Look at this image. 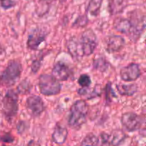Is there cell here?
Here are the masks:
<instances>
[{"label": "cell", "instance_id": "22", "mask_svg": "<svg viewBox=\"0 0 146 146\" xmlns=\"http://www.w3.org/2000/svg\"><path fill=\"white\" fill-rule=\"evenodd\" d=\"M78 83L81 87H89L91 84V77L86 74H82L78 78Z\"/></svg>", "mask_w": 146, "mask_h": 146}, {"label": "cell", "instance_id": "31", "mask_svg": "<svg viewBox=\"0 0 146 146\" xmlns=\"http://www.w3.org/2000/svg\"><path fill=\"white\" fill-rule=\"evenodd\" d=\"M66 1V0H60V1H61V2H64V1Z\"/></svg>", "mask_w": 146, "mask_h": 146}, {"label": "cell", "instance_id": "11", "mask_svg": "<svg viewBox=\"0 0 146 146\" xmlns=\"http://www.w3.org/2000/svg\"><path fill=\"white\" fill-rule=\"evenodd\" d=\"M46 36V33H45L43 29L37 28L33 30L28 36L27 42V47L29 49L36 51L38 49V47L39 46L40 44L45 41Z\"/></svg>", "mask_w": 146, "mask_h": 146}, {"label": "cell", "instance_id": "28", "mask_svg": "<svg viewBox=\"0 0 146 146\" xmlns=\"http://www.w3.org/2000/svg\"><path fill=\"white\" fill-rule=\"evenodd\" d=\"M1 140H2L4 142H7V143H11L14 141V138L11 136L10 134H6L4 136L1 138Z\"/></svg>", "mask_w": 146, "mask_h": 146}, {"label": "cell", "instance_id": "16", "mask_svg": "<svg viewBox=\"0 0 146 146\" xmlns=\"http://www.w3.org/2000/svg\"><path fill=\"white\" fill-rule=\"evenodd\" d=\"M116 88L121 95L125 96H132L134 94H136L138 87V85L135 84H118L116 85Z\"/></svg>", "mask_w": 146, "mask_h": 146}, {"label": "cell", "instance_id": "14", "mask_svg": "<svg viewBox=\"0 0 146 146\" xmlns=\"http://www.w3.org/2000/svg\"><path fill=\"white\" fill-rule=\"evenodd\" d=\"M68 130L65 127L57 124L55 126L54 132L52 133V141L57 145H62L66 141L68 138Z\"/></svg>", "mask_w": 146, "mask_h": 146}, {"label": "cell", "instance_id": "30", "mask_svg": "<svg viewBox=\"0 0 146 146\" xmlns=\"http://www.w3.org/2000/svg\"><path fill=\"white\" fill-rule=\"evenodd\" d=\"M40 1H42V2H45V3H51V2H52L53 1H54V0H39Z\"/></svg>", "mask_w": 146, "mask_h": 146}, {"label": "cell", "instance_id": "29", "mask_svg": "<svg viewBox=\"0 0 146 146\" xmlns=\"http://www.w3.org/2000/svg\"><path fill=\"white\" fill-rule=\"evenodd\" d=\"M25 123L21 121V122L19 123V124L17 125V131H18L19 133H22L25 130L24 129V126L25 125Z\"/></svg>", "mask_w": 146, "mask_h": 146}, {"label": "cell", "instance_id": "26", "mask_svg": "<svg viewBox=\"0 0 146 146\" xmlns=\"http://www.w3.org/2000/svg\"><path fill=\"white\" fill-rule=\"evenodd\" d=\"M100 138H101V143H102V145H110L109 134H107L106 133L103 132L101 133V134L100 135Z\"/></svg>", "mask_w": 146, "mask_h": 146}, {"label": "cell", "instance_id": "12", "mask_svg": "<svg viewBox=\"0 0 146 146\" xmlns=\"http://www.w3.org/2000/svg\"><path fill=\"white\" fill-rule=\"evenodd\" d=\"M113 28L118 32L131 36L133 30V26L129 19L118 18L114 21Z\"/></svg>", "mask_w": 146, "mask_h": 146}, {"label": "cell", "instance_id": "13", "mask_svg": "<svg viewBox=\"0 0 146 146\" xmlns=\"http://www.w3.org/2000/svg\"><path fill=\"white\" fill-rule=\"evenodd\" d=\"M66 46L69 54L76 59H79L84 56L81 42L77 39L76 37H72L68 40Z\"/></svg>", "mask_w": 146, "mask_h": 146}, {"label": "cell", "instance_id": "15", "mask_svg": "<svg viewBox=\"0 0 146 146\" xmlns=\"http://www.w3.org/2000/svg\"><path fill=\"white\" fill-rule=\"evenodd\" d=\"M128 5V0H111L108 5L111 15H117L124 11Z\"/></svg>", "mask_w": 146, "mask_h": 146}, {"label": "cell", "instance_id": "23", "mask_svg": "<svg viewBox=\"0 0 146 146\" xmlns=\"http://www.w3.org/2000/svg\"><path fill=\"white\" fill-rule=\"evenodd\" d=\"M106 91V100L107 102H111V97L114 96L116 97L115 94H114L113 91V88L111 87V83H108L106 86L105 88Z\"/></svg>", "mask_w": 146, "mask_h": 146}, {"label": "cell", "instance_id": "10", "mask_svg": "<svg viewBox=\"0 0 146 146\" xmlns=\"http://www.w3.org/2000/svg\"><path fill=\"white\" fill-rule=\"evenodd\" d=\"M51 75L59 81H65L72 77L73 71L66 64L58 61L54 65Z\"/></svg>", "mask_w": 146, "mask_h": 146}, {"label": "cell", "instance_id": "1", "mask_svg": "<svg viewBox=\"0 0 146 146\" xmlns=\"http://www.w3.org/2000/svg\"><path fill=\"white\" fill-rule=\"evenodd\" d=\"M88 111V105L85 101H76L70 108V114L68 120V125L73 129H80L86 122Z\"/></svg>", "mask_w": 146, "mask_h": 146}, {"label": "cell", "instance_id": "6", "mask_svg": "<svg viewBox=\"0 0 146 146\" xmlns=\"http://www.w3.org/2000/svg\"><path fill=\"white\" fill-rule=\"evenodd\" d=\"M144 120L141 115L133 112L125 113L121 116V123L123 127L128 132L138 131L142 126Z\"/></svg>", "mask_w": 146, "mask_h": 146}, {"label": "cell", "instance_id": "4", "mask_svg": "<svg viewBox=\"0 0 146 146\" xmlns=\"http://www.w3.org/2000/svg\"><path fill=\"white\" fill-rule=\"evenodd\" d=\"M18 110V94L13 89L9 90L2 99L3 114L8 121H11L17 115Z\"/></svg>", "mask_w": 146, "mask_h": 146}, {"label": "cell", "instance_id": "21", "mask_svg": "<svg viewBox=\"0 0 146 146\" xmlns=\"http://www.w3.org/2000/svg\"><path fill=\"white\" fill-rule=\"evenodd\" d=\"M31 88V85L28 80H24L20 83L19 85L17 87V91L19 94H28L30 91V89Z\"/></svg>", "mask_w": 146, "mask_h": 146}, {"label": "cell", "instance_id": "8", "mask_svg": "<svg viewBox=\"0 0 146 146\" xmlns=\"http://www.w3.org/2000/svg\"><path fill=\"white\" fill-rule=\"evenodd\" d=\"M141 74L139 65L135 63H131L122 68L120 71L121 79L125 82L135 81L138 79Z\"/></svg>", "mask_w": 146, "mask_h": 146}, {"label": "cell", "instance_id": "18", "mask_svg": "<svg viewBox=\"0 0 146 146\" xmlns=\"http://www.w3.org/2000/svg\"><path fill=\"white\" fill-rule=\"evenodd\" d=\"M103 1L104 0H90L87 11L93 17H97L100 13Z\"/></svg>", "mask_w": 146, "mask_h": 146}, {"label": "cell", "instance_id": "9", "mask_svg": "<svg viewBox=\"0 0 146 146\" xmlns=\"http://www.w3.org/2000/svg\"><path fill=\"white\" fill-rule=\"evenodd\" d=\"M123 37L118 35H111L104 39V47L107 52L115 53L121 51L125 45Z\"/></svg>", "mask_w": 146, "mask_h": 146}, {"label": "cell", "instance_id": "5", "mask_svg": "<svg viewBox=\"0 0 146 146\" xmlns=\"http://www.w3.org/2000/svg\"><path fill=\"white\" fill-rule=\"evenodd\" d=\"M80 42L82 47L84 56H91L94 52L98 45L96 34L92 29H88L82 33Z\"/></svg>", "mask_w": 146, "mask_h": 146}, {"label": "cell", "instance_id": "3", "mask_svg": "<svg viewBox=\"0 0 146 146\" xmlns=\"http://www.w3.org/2000/svg\"><path fill=\"white\" fill-rule=\"evenodd\" d=\"M38 85L40 93L46 96L58 95L62 87L60 81L49 74H41L38 78Z\"/></svg>", "mask_w": 146, "mask_h": 146}, {"label": "cell", "instance_id": "20", "mask_svg": "<svg viewBox=\"0 0 146 146\" xmlns=\"http://www.w3.org/2000/svg\"><path fill=\"white\" fill-rule=\"evenodd\" d=\"M94 68L96 70H98L100 71H105L108 68V62L103 58H98L94 60Z\"/></svg>", "mask_w": 146, "mask_h": 146}, {"label": "cell", "instance_id": "27", "mask_svg": "<svg viewBox=\"0 0 146 146\" xmlns=\"http://www.w3.org/2000/svg\"><path fill=\"white\" fill-rule=\"evenodd\" d=\"M81 23H82V27H84L88 23V19L86 18V17H84V16H81V17H78V19H76V21H75L74 25H76V26H81Z\"/></svg>", "mask_w": 146, "mask_h": 146}, {"label": "cell", "instance_id": "19", "mask_svg": "<svg viewBox=\"0 0 146 146\" xmlns=\"http://www.w3.org/2000/svg\"><path fill=\"white\" fill-rule=\"evenodd\" d=\"M99 138L94 133H89L85 136L81 142V146H98Z\"/></svg>", "mask_w": 146, "mask_h": 146}, {"label": "cell", "instance_id": "7", "mask_svg": "<svg viewBox=\"0 0 146 146\" xmlns=\"http://www.w3.org/2000/svg\"><path fill=\"white\" fill-rule=\"evenodd\" d=\"M26 108L31 117L36 118L44 112L46 107L41 97L32 95L28 97L26 101Z\"/></svg>", "mask_w": 146, "mask_h": 146}, {"label": "cell", "instance_id": "24", "mask_svg": "<svg viewBox=\"0 0 146 146\" xmlns=\"http://www.w3.org/2000/svg\"><path fill=\"white\" fill-rule=\"evenodd\" d=\"M17 4V0H0V4L1 7L4 9H9L14 6Z\"/></svg>", "mask_w": 146, "mask_h": 146}, {"label": "cell", "instance_id": "17", "mask_svg": "<svg viewBox=\"0 0 146 146\" xmlns=\"http://www.w3.org/2000/svg\"><path fill=\"white\" fill-rule=\"evenodd\" d=\"M109 138L110 145L112 146H118L121 145L127 138L126 134L123 131L120 129L114 130L112 131Z\"/></svg>", "mask_w": 146, "mask_h": 146}, {"label": "cell", "instance_id": "2", "mask_svg": "<svg viewBox=\"0 0 146 146\" xmlns=\"http://www.w3.org/2000/svg\"><path fill=\"white\" fill-rule=\"evenodd\" d=\"M22 65L17 60L9 61L5 69L0 74V86L4 87L13 86L21 76Z\"/></svg>", "mask_w": 146, "mask_h": 146}, {"label": "cell", "instance_id": "25", "mask_svg": "<svg viewBox=\"0 0 146 146\" xmlns=\"http://www.w3.org/2000/svg\"><path fill=\"white\" fill-rule=\"evenodd\" d=\"M41 61H42V56L40 58H37L36 59L34 60L32 62V64H31V71L34 74H36L37 71H39L40 67H41Z\"/></svg>", "mask_w": 146, "mask_h": 146}]
</instances>
